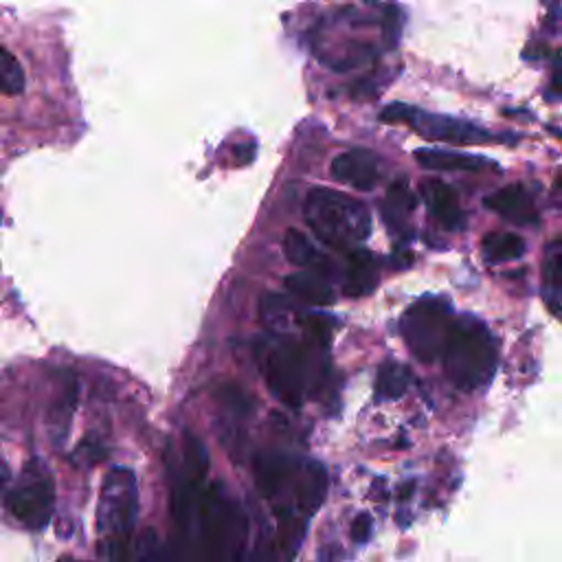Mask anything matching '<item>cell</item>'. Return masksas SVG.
Returning <instances> with one entry per match:
<instances>
[{
    "label": "cell",
    "mask_w": 562,
    "mask_h": 562,
    "mask_svg": "<svg viewBox=\"0 0 562 562\" xmlns=\"http://www.w3.org/2000/svg\"><path fill=\"white\" fill-rule=\"evenodd\" d=\"M138 514V483L130 468H112L99 494V529L105 533L114 562L127 558V540Z\"/></svg>",
    "instance_id": "obj_4"
},
{
    "label": "cell",
    "mask_w": 562,
    "mask_h": 562,
    "mask_svg": "<svg viewBox=\"0 0 562 562\" xmlns=\"http://www.w3.org/2000/svg\"><path fill=\"white\" fill-rule=\"evenodd\" d=\"M0 83L4 94H20L24 90V72L9 48L0 53Z\"/></svg>",
    "instance_id": "obj_21"
},
{
    "label": "cell",
    "mask_w": 562,
    "mask_h": 562,
    "mask_svg": "<svg viewBox=\"0 0 562 562\" xmlns=\"http://www.w3.org/2000/svg\"><path fill=\"white\" fill-rule=\"evenodd\" d=\"M454 321L457 316L443 296H422L404 310L400 329L408 351L422 362H432L441 358Z\"/></svg>",
    "instance_id": "obj_5"
},
{
    "label": "cell",
    "mask_w": 562,
    "mask_h": 562,
    "mask_svg": "<svg viewBox=\"0 0 562 562\" xmlns=\"http://www.w3.org/2000/svg\"><path fill=\"white\" fill-rule=\"evenodd\" d=\"M340 560V547L327 544L321 549V562H338Z\"/></svg>",
    "instance_id": "obj_24"
},
{
    "label": "cell",
    "mask_w": 562,
    "mask_h": 562,
    "mask_svg": "<svg viewBox=\"0 0 562 562\" xmlns=\"http://www.w3.org/2000/svg\"><path fill=\"white\" fill-rule=\"evenodd\" d=\"M496 360L498 351L492 331L476 316H459L441 353L450 382L461 391H476L492 380Z\"/></svg>",
    "instance_id": "obj_1"
},
{
    "label": "cell",
    "mask_w": 562,
    "mask_h": 562,
    "mask_svg": "<svg viewBox=\"0 0 562 562\" xmlns=\"http://www.w3.org/2000/svg\"><path fill=\"white\" fill-rule=\"evenodd\" d=\"M285 288L292 296L299 301L312 303V305H329L334 301V288L327 283V279L312 270H296L285 277Z\"/></svg>",
    "instance_id": "obj_17"
},
{
    "label": "cell",
    "mask_w": 562,
    "mask_h": 562,
    "mask_svg": "<svg viewBox=\"0 0 562 562\" xmlns=\"http://www.w3.org/2000/svg\"><path fill=\"white\" fill-rule=\"evenodd\" d=\"M380 119L386 123H404L419 136L428 140H446L457 145H470V143H505L503 138H514L505 134H494L472 121L448 116V114H435L419 110L408 103H391L380 112Z\"/></svg>",
    "instance_id": "obj_6"
},
{
    "label": "cell",
    "mask_w": 562,
    "mask_h": 562,
    "mask_svg": "<svg viewBox=\"0 0 562 562\" xmlns=\"http://www.w3.org/2000/svg\"><path fill=\"white\" fill-rule=\"evenodd\" d=\"M481 255L487 263L512 261L525 255V241L520 235L509 231H494L487 233L481 241Z\"/></svg>",
    "instance_id": "obj_19"
},
{
    "label": "cell",
    "mask_w": 562,
    "mask_h": 562,
    "mask_svg": "<svg viewBox=\"0 0 562 562\" xmlns=\"http://www.w3.org/2000/svg\"><path fill=\"white\" fill-rule=\"evenodd\" d=\"M283 252L288 257L290 263L299 266V268H310L312 272H318L323 277L331 274V261L327 259L325 252H321L318 248H314V244L296 228H288L285 237H283Z\"/></svg>",
    "instance_id": "obj_15"
},
{
    "label": "cell",
    "mask_w": 562,
    "mask_h": 562,
    "mask_svg": "<svg viewBox=\"0 0 562 562\" xmlns=\"http://www.w3.org/2000/svg\"><path fill=\"white\" fill-rule=\"evenodd\" d=\"M415 160L419 167L428 171H479L483 167H496L483 156L463 154V151H450V149H437V147H422L415 149Z\"/></svg>",
    "instance_id": "obj_13"
},
{
    "label": "cell",
    "mask_w": 562,
    "mask_h": 562,
    "mask_svg": "<svg viewBox=\"0 0 562 562\" xmlns=\"http://www.w3.org/2000/svg\"><path fill=\"white\" fill-rule=\"evenodd\" d=\"M419 191H422V200H424L426 209L443 228L459 231L465 224V215H463L459 195L448 182L432 178V180H426Z\"/></svg>",
    "instance_id": "obj_11"
},
{
    "label": "cell",
    "mask_w": 562,
    "mask_h": 562,
    "mask_svg": "<svg viewBox=\"0 0 562 562\" xmlns=\"http://www.w3.org/2000/svg\"><path fill=\"white\" fill-rule=\"evenodd\" d=\"M378 283V266L373 255L364 248H353L345 261V277H342V292L351 299H360L373 292Z\"/></svg>",
    "instance_id": "obj_14"
},
{
    "label": "cell",
    "mask_w": 562,
    "mask_h": 562,
    "mask_svg": "<svg viewBox=\"0 0 562 562\" xmlns=\"http://www.w3.org/2000/svg\"><path fill=\"white\" fill-rule=\"evenodd\" d=\"M551 90L562 97V55L558 57V64H555V70L551 75Z\"/></svg>",
    "instance_id": "obj_23"
},
{
    "label": "cell",
    "mask_w": 562,
    "mask_h": 562,
    "mask_svg": "<svg viewBox=\"0 0 562 562\" xmlns=\"http://www.w3.org/2000/svg\"><path fill=\"white\" fill-rule=\"evenodd\" d=\"M411 373L404 364L395 360H386L380 364L375 375V395L380 400H397L408 391Z\"/></svg>",
    "instance_id": "obj_20"
},
{
    "label": "cell",
    "mask_w": 562,
    "mask_h": 562,
    "mask_svg": "<svg viewBox=\"0 0 562 562\" xmlns=\"http://www.w3.org/2000/svg\"><path fill=\"white\" fill-rule=\"evenodd\" d=\"M542 296L547 307L562 318V239L547 246L542 266Z\"/></svg>",
    "instance_id": "obj_18"
},
{
    "label": "cell",
    "mask_w": 562,
    "mask_h": 562,
    "mask_svg": "<svg viewBox=\"0 0 562 562\" xmlns=\"http://www.w3.org/2000/svg\"><path fill=\"white\" fill-rule=\"evenodd\" d=\"M310 373H312L310 351L303 342L283 340L266 356V364H263L266 384L270 393L279 402L288 404L290 408H299L303 404Z\"/></svg>",
    "instance_id": "obj_7"
},
{
    "label": "cell",
    "mask_w": 562,
    "mask_h": 562,
    "mask_svg": "<svg viewBox=\"0 0 562 562\" xmlns=\"http://www.w3.org/2000/svg\"><path fill=\"white\" fill-rule=\"evenodd\" d=\"M415 193L411 191L406 180H393L391 187L386 189V195L380 204L382 209V220L391 231H404V226L408 224L413 211H415Z\"/></svg>",
    "instance_id": "obj_16"
},
{
    "label": "cell",
    "mask_w": 562,
    "mask_h": 562,
    "mask_svg": "<svg viewBox=\"0 0 562 562\" xmlns=\"http://www.w3.org/2000/svg\"><path fill=\"white\" fill-rule=\"evenodd\" d=\"M553 189H555V195L562 200V173L558 176V180H555V187H553Z\"/></svg>",
    "instance_id": "obj_25"
},
{
    "label": "cell",
    "mask_w": 562,
    "mask_h": 562,
    "mask_svg": "<svg viewBox=\"0 0 562 562\" xmlns=\"http://www.w3.org/2000/svg\"><path fill=\"white\" fill-rule=\"evenodd\" d=\"M55 485L40 461H31L7 492V509L29 529H44L53 516Z\"/></svg>",
    "instance_id": "obj_8"
},
{
    "label": "cell",
    "mask_w": 562,
    "mask_h": 562,
    "mask_svg": "<svg viewBox=\"0 0 562 562\" xmlns=\"http://www.w3.org/2000/svg\"><path fill=\"white\" fill-rule=\"evenodd\" d=\"M329 173L356 191H371L380 180V160L373 151L356 147L338 154L329 165Z\"/></svg>",
    "instance_id": "obj_9"
},
{
    "label": "cell",
    "mask_w": 562,
    "mask_h": 562,
    "mask_svg": "<svg viewBox=\"0 0 562 562\" xmlns=\"http://www.w3.org/2000/svg\"><path fill=\"white\" fill-rule=\"evenodd\" d=\"M371 527H373V520H371V516L369 514H358L356 518H353V522H351V540L353 542H358V544H362V542H367L369 540V536H371Z\"/></svg>",
    "instance_id": "obj_22"
},
{
    "label": "cell",
    "mask_w": 562,
    "mask_h": 562,
    "mask_svg": "<svg viewBox=\"0 0 562 562\" xmlns=\"http://www.w3.org/2000/svg\"><path fill=\"white\" fill-rule=\"evenodd\" d=\"M483 204L516 226H533L538 224V211L531 200V193L522 184H507L494 193H490Z\"/></svg>",
    "instance_id": "obj_10"
},
{
    "label": "cell",
    "mask_w": 562,
    "mask_h": 562,
    "mask_svg": "<svg viewBox=\"0 0 562 562\" xmlns=\"http://www.w3.org/2000/svg\"><path fill=\"white\" fill-rule=\"evenodd\" d=\"M200 544L206 562H244L248 520L239 503L228 494L222 481L202 492L200 505Z\"/></svg>",
    "instance_id": "obj_2"
},
{
    "label": "cell",
    "mask_w": 562,
    "mask_h": 562,
    "mask_svg": "<svg viewBox=\"0 0 562 562\" xmlns=\"http://www.w3.org/2000/svg\"><path fill=\"white\" fill-rule=\"evenodd\" d=\"M303 215L316 239L336 250H349L371 235L367 206L360 200L327 187L310 189Z\"/></svg>",
    "instance_id": "obj_3"
},
{
    "label": "cell",
    "mask_w": 562,
    "mask_h": 562,
    "mask_svg": "<svg viewBox=\"0 0 562 562\" xmlns=\"http://www.w3.org/2000/svg\"><path fill=\"white\" fill-rule=\"evenodd\" d=\"M77 395H79V384L77 378L72 373L64 375V382L57 391V395L53 397L48 413H46V428H48V437L55 446H61L68 437L70 430V422L75 415V406H77Z\"/></svg>",
    "instance_id": "obj_12"
}]
</instances>
